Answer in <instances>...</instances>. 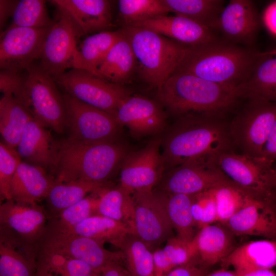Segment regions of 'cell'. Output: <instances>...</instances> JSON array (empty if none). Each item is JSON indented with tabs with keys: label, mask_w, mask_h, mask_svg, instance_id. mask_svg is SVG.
Masks as SVG:
<instances>
[{
	"label": "cell",
	"mask_w": 276,
	"mask_h": 276,
	"mask_svg": "<svg viewBox=\"0 0 276 276\" xmlns=\"http://www.w3.org/2000/svg\"><path fill=\"white\" fill-rule=\"evenodd\" d=\"M48 219L47 212L37 203L6 200L0 206V242L37 259Z\"/></svg>",
	"instance_id": "obj_7"
},
{
	"label": "cell",
	"mask_w": 276,
	"mask_h": 276,
	"mask_svg": "<svg viewBox=\"0 0 276 276\" xmlns=\"http://www.w3.org/2000/svg\"><path fill=\"white\" fill-rule=\"evenodd\" d=\"M237 274L238 276H276V272L272 269H258Z\"/></svg>",
	"instance_id": "obj_51"
},
{
	"label": "cell",
	"mask_w": 276,
	"mask_h": 276,
	"mask_svg": "<svg viewBox=\"0 0 276 276\" xmlns=\"http://www.w3.org/2000/svg\"><path fill=\"white\" fill-rule=\"evenodd\" d=\"M260 58V52L249 47L218 38L201 44L186 45L174 74H190L238 88L249 78Z\"/></svg>",
	"instance_id": "obj_2"
},
{
	"label": "cell",
	"mask_w": 276,
	"mask_h": 276,
	"mask_svg": "<svg viewBox=\"0 0 276 276\" xmlns=\"http://www.w3.org/2000/svg\"><path fill=\"white\" fill-rule=\"evenodd\" d=\"M52 26L41 28H8L1 35V69L22 72L28 68L38 59Z\"/></svg>",
	"instance_id": "obj_16"
},
{
	"label": "cell",
	"mask_w": 276,
	"mask_h": 276,
	"mask_svg": "<svg viewBox=\"0 0 276 276\" xmlns=\"http://www.w3.org/2000/svg\"><path fill=\"white\" fill-rule=\"evenodd\" d=\"M259 27L258 11L252 1L231 0L219 16L216 31L227 41L249 47L256 39Z\"/></svg>",
	"instance_id": "obj_18"
},
{
	"label": "cell",
	"mask_w": 276,
	"mask_h": 276,
	"mask_svg": "<svg viewBox=\"0 0 276 276\" xmlns=\"http://www.w3.org/2000/svg\"><path fill=\"white\" fill-rule=\"evenodd\" d=\"M263 19L267 29L276 35V1L270 3L266 8Z\"/></svg>",
	"instance_id": "obj_49"
},
{
	"label": "cell",
	"mask_w": 276,
	"mask_h": 276,
	"mask_svg": "<svg viewBox=\"0 0 276 276\" xmlns=\"http://www.w3.org/2000/svg\"><path fill=\"white\" fill-rule=\"evenodd\" d=\"M58 10L57 18L45 38L37 63L52 78L73 68L77 39L81 35L70 17Z\"/></svg>",
	"instance_id": "obj_13"
},
{
	"label": "cell",
	"mask_w": 276,
	"mask_h": 276,
	"mask_svg": "<svg viewBox=\"0 0 276 276\" xmlns=\"http://www.w3.org/2000/svg\"><path fill=\"white\" fill-rule=\"evenodd\" d=\"M53 79L71 96L113 117L121 102L130 96L124 86L84 70L72 68Z\"/></svg>",
	"instance_id": "obj_8"
},
{
	"label": "cell",
	"mask_w": 276,
	"mask_h": 276,
	"mask_svg": "<svg viewBox=\"0 0 276 276\" xmlns=\"http://www.w3.org/2000/svg\"><path fill=\"white\" fill-rule=\"evenodd\" d=\"M114 117L121 126L127 127L136 137L157 133L166 123L165 113L159 104L142 96L130 95L124 99Z\"/></svg>",
	"instance_id": "obj_19"
},
{
	"label": "cell",
	"mask_w": 276,
	"mask_h": 276,
	"mask_svg": "<svg viewBox=\"0 0 276 276\" xmlns=\"http://www.w3.org/2000/svg\"><path fill=\"white\" fill-rule=\"evenodd\" d=\"M274 191H275V195H276V190H274Z\"/></svg>",
	"instance_id": "obj_54"
},
{
	"label": "cell",
	"mask_w": 276,
	"mask_h": 276,
	"mask_svg": "<svg viewBox=\"0 0 276 276\" xmlns=\"http://www.w3.org/2000/svg\"><path fill=\"white\" fill-rule=\"evenodd\" d=\"M17 98L33 117L47 127L62 133L66 127V114L62 96L53 78L35 62L24 72Z\"/></svg>",
	"instance_id": "obj_6"
},
{
	"label": "cell",
	"mask_w": 276,
	"mask_h": 276,
	"mask_svg": "<svg viewBox=\"0 0 276 276\" xmlns=\"http://www.w3.org/2000/svg\"><path fill=\"white\" fill-rule=\"evenodd\" d=\"M233 235L222 224H212L199 229L193 240L198 258L204 267L221 262L235 249Z\"/></svg>",
	"instance_id": "obj_27"
},
{
	"label": "cell",
	"mask_w": 276,
	"mask_h": 276,
	"mask_svg": "<svg viewBox=\"0 0 276 276\" xmlns=\"http://www.w3.org/2000/svg\"><path fill=\"white\" fill-rule=\"evenodd\" d=\"M104 244L94 239L73 234L44 235L38 244V254H57L80 260L98 272L110 263L123 262L121 251L108 250Z\"/></svg>",
	"instance_id": "obj_15"
},
{
	"label": "cell",
	"mask_w": 276,
	"mask_h": 276,
	"mask_svg": "<svg viewBox=\"0 0 276 276\" xmlns=\"http://www.w3.org/2000/svg\"><path fill=\"white\" fill-rule=\"evenodd\" d=\"M157 96L179 116L191 113L222 115L240 98L238 88L182 73L168 78L157 89Z\"/></svg>",
	"instance_id": "obj_4"
},
{
	"label": "cell",
	"mask_w": 276,
	"mask_h": 276,
	"mask_svg": "<svg viewBox=\"0 0 276 276\" xmlns=\"http://www.w3.org/2000/svg\"><path fill=\"white\" fill-rule=\"evenodd\" d=\"M44 0H21L17 2L12 13V23L15 27L41 28L51 27V19Z\"/></svg>",
	"instance_id": "obj_42"
},
{
	"label": "cell",
	"mask_w": 276,
	"mask_h": 276,
	"mask_svg": "<svg viewBox=\"0 0 276 276\" xmlns=\"http://www.w3.org/2000/svg\"><path fill=\"white\" fill-rule=\"evenodd\" d=\"M121 29L105 31L87 36L77 47L73 68L86 70L95 74L116 42L122 36Z\"/></svg>",
	"instance_id": "obj_29"
},
{
	"label": "cell",
	"mask_w": 276,
	"mask_h": 276,
	"mask_svg": "<svg viewBox=\"0 0 276 276\" xmlns=\"http://www.w3.org/2000/svg\"><path fill=\"white\" fill-rule=\"evenodd\" d=\"M231 181L216 166L214 158L189 161L163 175L159 183L167 194L195 195Z\"/></svg>",
	"instance_id": "obj_14"
},
{
	"label": "cell",
	"mask_w": 276,
	"mask_h": 276,
	"mask_svg": "<svg viewBox=\"0 0 276 276\" xmlns=\"http://www.w3.org/2000/svg\"><path fill=\"white\" fill-rule=\"evenodd\" d=\"M101 189L49 219L43 236L68 234L84 220L99 215L98 209Z\"/></svg>",
	"instance_id": "obj_33"
},
{
	"label": "cell",
	"mask_w": 276,
	"mask_h": 276,
	"mask_svg": "<svg viewBox=\"0 0 276 276\" xmlns=\"http://www.w3.org/2000/svg\"><path fill=\"white\" fill-rule=\"evenodd\" d=\"M169 13L190 19L213 31L225 2L223 0H163Z\"/></svg>",
	"instance_id": "obj_32"
},
{
	"label": "cell",
	"mask_w": 276,
	"mask_h": 276,
	"mask_svg": "<svg viewBox=\"0 0 276 276\" xmlns=\"http://www.w3.org/2000/svg\"><path fill=\"white\" fill-rule=\"evenodd\" d=\"M248 100L244 109L229 123L231 135L234 145L243 153L260 157L276 119V103Z\"/></svg>",
	"instance_id": "obj_10"
},
{
	"label": "cell",
	"mask_w": 276,
	"mask_h": 276,
	"mask_svg": "<svg viewBox=\"0 0 276 276\" xmlns=\"http://www.w3.org/2000/svg\"><path fill=\"white\" fill-rule=\"evenodd\" d=\"M122 29L132 49L140 77L158 89L174 73L186 45L143 28Z\"/></svg>",
	"instance_id": "obj_5"
},
{
	"label": "cell",
	"mask_w": 276,
	"mask_h": 276,
	"mask_svg": "<svg viewBox=\"0 0 276 276\" xmlns=\"http://www.w3.org/2000/svg\"><path fill=\"white\" fill-rule=\"evenodd\" d=\"M260 55L249 78L238 88L240 97L276 103V56Z\"/></svg>",
	"instance_id": "obj_28"
},
{
	"label": "cell",
	"mask_w": 276,
	"mask_h": 276,
	"mask_svg": "<svg viewBox=\"0 0 276 276\" xmlns=\"http://www.w3.org/2000/svg\"><path fill=\"white\" fill-rule=\"evenodd\" d=\"M204 276H238L235 271L226 270L224 268L206 273Z\"/></svg>",
	"instance_id": "obj_52"
},
{
	"label": "cell",
	"mask_w": 276,
	"mask_h": 276,
	"mask_svg": "<svg viewBox=\"0 0 276 276\" xmlns=\"http://www.w3.org/2000/svg\"><path fill=\"white\" fill-rule=\"evenodd\" d=\"M72 19L81 35L109 31L113 26L111 2L106 0H53Z\"/></svg>",
	"instance_id": "obj_21"
},
{
	"label": "cell",
	"mask_w": 276,
	"mask_h": 276,
	"mask_svg": "<svg viewBox=\"0 0 276 276\" xmlns=\"http://www.w3.org/2000/svg\"><path fill=\"white\" fill-rule=\"evenodd\" d=\"M161 143L160 139H156L140 150L127 154L121 164V186L131 193L153 190L165 171Z\"/></svg>",
	"instance_id": "obj_17"
},
{
	"label": "cell",
	"mask_w": 276,
	"mask_h": 276,
	"mask_svg": "<svg viewBox=\"0 0 276 276\" xmlns=\"http://www.w3.org/2000/svg\"><path fill=\"white\" fill-rule=\"evenodd\" d=\"M217 206V222L224 224L255 198L266 197L248 191L231 181L213 189Z\"/></svg>",
	"instance_id": "obj_38"
},
{
	"label": "cell",
	"mask_w": 276,
	"mask_h": 276,
	"mask_svg": "<svg viewBox=\"0 0 276 276\" xmlns=\"http://www.w3.org/2000/svg\"><path fill=\"white\" fill-rule=\"evenodd\" d=\"M21 158L44 169L54 167L58 143L42 123L33 117L28 123L17 147Z\"/></svg>",
	"instance_id": "obj_23"
},
{
	"label": "cell",
	"mask_w": 276,
	"mask_h": 276,
	"mask_svg": "<svg viewBox=\"0 0 276 276\" xmlns=\"http://www.w3.org/2000/svg\"><path fill=\"white\" fill-rule=\"evenodd\" d=\"M122 262L110 263L101 269L98 276H131Z\"/></svg>",
	"instance_id": "obj_48"
},
{
	"label": "cell",
	"mask_w": 276,
	"mask_h": 276,
	"mask_svg": "<svg viewBox=\"0 0 276 276\" xmlns=\"http://www.w3.org/2000/svg\"><path fill=\"white\" fill-rule=\"evenodd\" d=\"M166 194L169 217L177 237L185 241H192L196 234L192 213L193 195Z\"/></svg>",
	"instance_id": "obj_40"
},
{
	"label": "cell",
	"mask_w": 276,
	"mask_h": 276,
	"mask_svg": "<svg viewBox=\"0 0 276 276\" xmlns=\"http://www.w3.org/2000/svg\"><path fill=\"white\" fill-rule=\"evenodd\" d=\"M153 256L155 276H166L174 269L198 258L194 240L187 242L177 236L168 239L166 245L154 250Z\"/></svg>",
	"instance_id": "obj_34"
},
{
	"label": "cell",
	"mask_w": 276,
	"mask_h": 276,
	"mask_svg": "<svg viewBox=\"0 0 276 276\" xmlns=\"http://www.w3.org/2000/svg\"><path fill=\"white\" fill-rule=\"evenodd\" d=\"M84 262L57 254H38L36 276H98Z\"/></svg>",
	"instance_id": "obj_39"
},
{
	"label": "cell",
	"mask_w": 276,
	"mask_h": 276,
	"mask_svg": "<svg viewBox=\"0 0 276 276\" xmlns=\"http://www.w3.org/2000/svg\"><path fill=\"white\" fill-rule=\"evenodd\" d=\"M63 98L68 138L89 143L117 141L121 126L114 117L68 94Z\"/></svg>",
	"instance_id": "obj_11"
},
{
	"label": "cell",
	"mask_w": 276,
	"mask_h": 276,
	"mask_svg": "<svg viewBox=\"0 0 276 276\" xmlns=\"http://www.w3.org/2000/svg\"><path fill=\"white\" fill-rule=\"evenodd\" d=\"M223 225L236 235L276 240V195L255 198Z\"/></svg>",
	"instance_id": "obj_20"
},
{
	"label": "cell",
	"mask_w": 276,
	"mask_h": 276,
	"mask_svg": "<svg viewBox=\"0 0 276 276\" xmlns=\"http://www.w3.org/2000/svg\"><path fill=\"white\" fill-rule=\"evenodd\" d=\"M117 248L131 276H155L153 252L134 233L126 235Z\"/></svg>",
	"instance_id": "obj_37"
},
{
	"label": "cell",
	"mask_w": 276,
	"mask_h": 276,
	"mask_svg": "<svg viewBox=\"0 0 276 276\" xmlns=\"http://www.w3.org/2000/svg\"><path fill=\"white\" fill-rule=\"evenodd\" d=\"M222 116L197 113L179 116L162 141L165 170L191 160L212 159L232 150L235 145L229 123Z\"/></svg>",
	"instance_id": "obj_1"
},
{
	"label": "cell",
	"mask_w": 276,
	"mask_h": 276,
	"mask_svg": "<svg viewBox=\"0 0 276 276\" xmlns=\"http://www.w3.org/2000/svg\"><path fill=\"white\" fill-rule=\"evenodd\" d=\"M123 32L122 36L113 45L95 73L105 80L122 86L131 82L136 72L134 54Z\"/></svg>",
	"instance_id": "obj_26"
},
{
	"label": "cell",
	"mask_w": 276,
	"mask_h": 276,
	"mask_svg": "<svg viewBox=\"0 0 276 276\" xmlns=\"http://www.w3.org/2000/svg\"><path fill=\"white\" fill-rule=\"evenodd\" d=\"M214 162L221 172L238 186L261 196L275 194L270 184L273 162L263 156L239 154L231 150L219 154Z\"/></svg>",
	"instance_id": "obj_12"
},
{
	"label": "cell",
	"mask_w": 276,
	"mask_h": 276,
	"mask_svg": "<svg viewBox=\"0 0 276 276\" xmlns=\"http://www.w3.org/2000/svg\"><path fill=\"white\" fill-rule=\"evenodd\" d=\"M262 156L273 162L276 160V119L263 146Z\"/></svg>",
	"instance_id": "obj_47"
},
{
	"label": "cell",
	"mask_w": 276,
	"mask_h": 276,
	"mask_svg": "<svg viewBox=\"0 0 276 276\" xmlns=\"http://www.w3.org/2000/svg\"><path fill=\"white\" fill-rule=\"evenodd\" d=\"M147 29L187 45H196L219 38L214 31L190 19L160 15L133 26Z\"/></svg>",
	"instance_id": "obj_22"
},
{
	"label": "cell",
	"mask_w": 276,
	"mask_h": 276,
	"mask_svg": "<svg viewBox=\"0 0 276 276\" xmlns=\"http://www.w3.org/2000/svg\"><path fill=\"white\" fill-rule=\"evenodd\" d=\"M133 233L153 252L172 236L173 225L167 209V196L161 191L132 193Z\"/></svg>",
	"instance_id": "obj_9"
},
{
	"label": "cell",
	"mask_w": 276,
	"mask_h": 276,
	"mask_svg": "<svg viewBox=\"0 0 276 276\" xmlns=\"http://www.w3.org/2000/svg\"><path fill=\"white\" fill-rule=\"evenodd\" d=\"M16 3L9 1H0L1 28L3 27L9 14H12Z\"/></svg>",
	"instance_id": "obj_50"
},
{
	"label": "cell",
	"mask_w": 276,
	"mask_h": 276,
	"mask_svg": "<svg viewBox=\"0 0 276 276\" xmlns=\"http://www.w3.org/2000/svg\"><path fill=\"white\" fill-rule=\"evenodd\" d=\"M125 147L116 142L89 143L70 138L58 143L55 180H84L105 183L125 158Z\"/></svg>",
	"instance_id": "obj_3"
},
{
	"label": "cell",
	"mask_w": 276,
	"mask_h": 276,
	"mask_svg": "<svg viewBox=\"0 0 276 276\" xmlns=\"http://www.w3.org/2000/svg\"><path fill=\"white\" fill-rule=\"evenodd\" d=\"M17 150L0 143V195L1 198L11 199V183L14 174L21 162Z\"/></svg>",
	"instance_id": "obj_44"
},
{
	"label": "cell",
	"mask_w": 276,
	"mask_h": 276,
	"mask_svg": "<svg viewBox=\"0 0 276 276\" xmlns=\"http://www.w3.org/2000/svg\"><path fill=\"white\" fill-rule=\"evenodd\" d=\"M206 273V267L202 265L199 258H197L174 269L166 276H204Z\"/></svg>",
	"instance_id": "obj_46"
},
{
	"label": "cell",
	"mask_w": 276,
	"mask_h": 276,
	"mask_svg": "<svg viewBox=\"0 0 276 276\" xmlns=\"http://www.w3.org/2000/svg\"><path fill=\"white\" fill-rule=\"evenodd\" d=\"M132 229L126 224L101 215L91 216L78 224L68 234H73L109 243L118 247Z\"/></svg>",
	"instance_id": "obj_36"
},
{
	"label": "cell",
	"mask_w": 276,
	"mask_h": 276,
	"mask_svg": "<svg viewBox=\"0 0 276 276\" xmlns=\"http://www.w3.org/2000/svg\"><path fill=\"white\" fill-rule=\"evenodd\" d=\"M36 260L0 242V276H36Z\"/></svg>",
	"instance_id": "obj_43"
},
{
	"label": "cell",
	"mask_w": 276,
	"mask_h": 276,
	"mask_svg": "<svg viewBox=\"0 0 276 276\" xmlns=\"http://www.w3.org/2000/svg\"><path fill=\"white\" fill-rule=\"evenodd\" d=\"M33 117L26 106L15 96L3 95L0 100V132L3 143L16 149Z\"/></svg>",
	"instance_id": "obj_30"
},
{
	"label": "cell",
	"mask_w": 276,
	"mask_h": 276,
	"mask_svg": "<svg viewBox=\"0 0 276 276\" xmlns=\"http://www.w3.org/2000/svg\"><path fill=\"white\" fill-rule=\"evenodd\" d=\"M55 181L44 168L21 162L11 181V199L25 204H36L47 197Z\"/></svg>",
	"instance_id": "obj_24"
},
{
	"label": "cell",
	"mask_w": 276,
	"mask_h": 276,
	"mask_svg": "<svg viewBox=\"0 0 276 276\" xmlns=\"http://www.w3.org/2000/svg\"><path fill=\"white\" fill-rule=\"evenodd\" d=\"M192 213L199 229L217 222V211L213 189L193 195Z\"/></svg>",
	"instance_id": "obj_45"
},
{
	"label": "cell",
	"mask_w": 276,
	"mask_h": 276,
	"mask_svg": "<svg viewBox=\"0 0 276 276\" xmlns=\"http://www.w3.org/2000/svg\"><path fill=\"white\" fill-rule=\"evenodd\" d=\"M224 267L232 266L237 273L276 267V240L252 241L235 248L222 261Z\"/></svg>",
	"instance_id": "obj_25"
},
{
	"label": "cell",
	"mask_w": 276,
	"mask_h": 276,
	"mask_svg": "<svg viewBox=\"0 0 276 276\" xmlns=\"http://www.w3.org/2000/svg\"><path fill=\"white\" fill-rule=\"evenodd\" d=\"M270 184L272 189L273 190H276V168H273L271 176Z\"/></svg>",
	"instance_id": "obj_53"
},
{
	"label": "cell",
	"mask_w": 276,
	"mask_h": 276,
	"mask_svg": "<svg viewBox=\"0 0 276 276\" xmlns=\"http://www.w3.org/2000/svg\"><path fill=\"white\" fill-rule=\"evenodd\" d=\"M106 186L105 183H98L84 180L66 182L55 181L45 198L49 209V219L84 199L88 194ZM48 219V220H49Z\"/></svg>",
	"instance_id": "obj_31"
},
{
	"label": "cell",
	"mask_w": 276,
	"mask_h": 276,
	"mask_svg": "<svg viewBox=\"0 0 276 276\" xmlns=\"http://www.w3.org/2000/svg\"><path fill=\"white\" fill-rule=\"evenodd\" d=\"M118 4L123 27L133 26L169 13L163 0H120Z\"/></svg>",
	"instance_id": "obj_41"
},
{
	"label": "cell",
	"mask_w": 276,
	"mask_h": 276,
	"mask_svg": "<svg viewBox=\"0 0 276 276\" xmlns=\"http://www.w3.org/2000/svg\"><path fill=\"white\" fill-rule=\"evenodd\" d=\"M98 215L123 222L133 233L134 203L132 193L120 185L102 188L99 192Z\"/></svg>",
	"instance_id": "obj_35"
}]
</instances>
